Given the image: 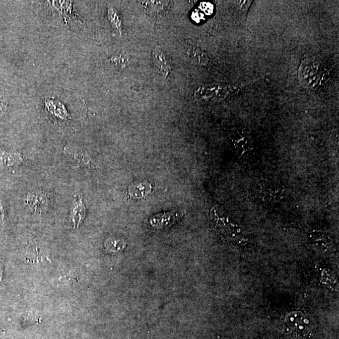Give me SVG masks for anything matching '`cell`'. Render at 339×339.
<instances>
[{
	"mask_svg": "<svg viewBox=\"0 0 339 339\" xmlns=\"http://www.w3.org/2000/svg\"><path fill=\"white\" fill-rule=\"evenodd\" d=\"M179 213L164 212L153 215L151 218L150 224L155 229H162L174 224L181 218Z\"/></svg>",
	"mask_w": 339,
	"mask_h": 339,
	"instance_id": "1",
	"label": "cell"
},
{
	"mask_svg": "<svg viewBox=\"0 0 339 339\" xmlns=\"http://www.w3.org/2000/svg\"><path fill=\"white\" fill-rule=\"evenodd\" d=\"M86 215V207L83 203L82 198L77 196L73 202L72 210H71L70 219L72 222L73 228H79Z\"/></svg>",
	"mask_w": 339,
	"mask_h": 339,
	"instance_id": "2",
	"label": "cell"
},
{
	"mask_svg": "<svg viewBox=\"0 0 339 339\" xmlns=\"http://www.w3.org/2000/svg\"><path fill=\"white\" fill-rule=\"evenodd\" d=\"M27 203L34 210H42L48 205V198L42 192H34L28 194Z\"/></svg>",
	"mask_w": 339,
	"mask_h": 339,
	"instance_id": "3",
	"label": "cell"
},
{
	"mask_svg": "<svg viewBox=\"0 0 339 339\" xmlns=\"http://www.w3.org/2000/svg\"><path fill=\"white\" fill-rule=\"evenodd\" d=\"M153 58L154 63H155L156 67L158 68L159 71L163 76L167 77L171 72L172 68L164 53L160 49L154 50Z\"/></svg>",
	"mask_w": 339,
	"mask_h": 339,
	"instance_id": "4",
	"label": "cell"
},
{
	"mask_svg": "<svg viewBox=\"0 0 339 339\" xmlns=\"http://www.w3.org/2000/svg\"><path fill=\"white\" fill-rule=\"evenodd\" d=\"M286 322L291 328L301 332L307 330L309 323V320L305 315L300 312L291 313L286 319Z\"/></svg>",
	"mask_w": 339,
	"mask_h": 339,
	"instance_id": "5",
	"label": "cell"
},
{
	"mask_svg": "<svg viewBox=\"0 0 339 339\" xmlns=\"http://www.w3.org/2000/svg\"><path fill=\"white\" fill-rule=\"evenodd\" d=\"M22 158L18 153H0V165L4 167H12L20 164Z\"/></svg>",
	"mask_w": 339,
	"mask_h": 339,
	"instance_id": "6",
	"label": "cell"
},
{
	"mask_svg": "<svg viewBox=\"0 0 339 339\" xmlns=\"http://www.w3.org/2000/svg\"><path fill=\"white\" fill-rule=\"evenodd\" d=\"M65 153L66 155H68L70 157H72L73 160L76 161L78 163L82 165H87L89 164V160L86 157V156L84 155V153L82 152V151L79 150H69L66 148Z\"/></svg>",
	"mask_w": 339,
	"mask_h": 339,
	"instance_id": "7",
	"label": "cell"
},
{
	"mask_svg": "<svg viewBox=\"0 0 339 339\" xmlns=\"http://www.w3.org/2000/svg\"><path fill=\"white\" fill-rule=\"evenodd\" d=\"M7 109H8V103L1 97H0V118L5 113Z\"/></svg>",
	"mask_w": 339,
	"mask_h": 339,
	"instance_id": "8",
	"label": "cell"
},
{
	"mask_svg": "<svg viewBox=\"0 0 339 339\" xmlns=\"http://www.w3.org/2000/svg\"><path fill=\"white\" fill-rule=\"evenodd\" d=\"M113 12H111L110 11V17H111V22L115 24V27L116 28H118V29L120 30V22L119 20V19L118 18L117 15L113 11H112Z\"/></svg>",
	"mask_w": 339,
	"mask_h": 339,
	"instance_id": "9",
	"label": "cell"
},
{
	"mask_svg": "<svg viewBox=\"0 0 339 339\" xmlns=\"http://www.w3.org/2000/svg\"><path fill=\"white\" fill-rule=\"evenodd\" d=\"M4 224V213L3 205L0 203V225L3 226Z\"/></svg>",
	"mask_w": 339,
	"mask_h": 339,
	"instance_id": "10",
	"label": "cell"
}]
</instances>
